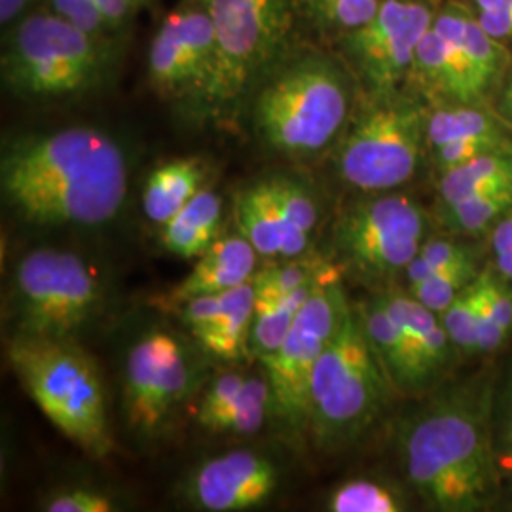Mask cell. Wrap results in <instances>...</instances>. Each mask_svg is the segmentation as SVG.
I'll return each mask as SVG.
<instances>
[{
    "instance_id": "6da1fadb",
    "label": "cell",
    "mask_w": 512,
    "mask_h": 512,
    "mask_svg": "<svg viewBox=\"0 0 512 512\" xmlns=\"http://www.w3.org/2000/svg\"><path fill=\"white\" fill-rule=\"evenodd\" d=\"M494 384L476 374L448 385L395 427L406 482L427 509L480 512L501 497Z\"/></svg>"
},
{
    "instance_id": "7a4b0ae2",
    "label": "cell",
    "mask_w": 512,
    "mask_h": 512,
    "mask_svg": "<svg viewBox=\"0 0 512 512\" xmlns=\"http://www.w3.org/2000/svg\"><path fill=\"white\" fill-rule=\"evenodd\" d=\"M122 147L95 128H65L21 137L0 160L6 205L35 226H101L128 194Z\"/></svg>"
},
{
    "instance_id": "3957f363",
    "label": "cell",
    "mask_w": 512,
    "mask_h": 512,
    "mask_svg": "<svg viewBox=\"0 0 512 512\" xmlns=\"http://www.w3.org/2000/svg\"><path fill=\"white\" fill-rule=\"evenodd\" d=\"M361 86L340 55H298L262 78L253 103L258 137L275 152H332L359 105Z\"/></svg>"
},
{
    "instance_id": "277c9868",
    "label": "cell",
    "mask_w": 512,
    "mask_h": 512,
    "mask_svg": "<svg viewBox=\"0 0 512 512\" xmlns=\"http://www.w3.org/2000/svg\"><path fill=\"white\" fill-rule=\"evenodd\" d=\"M19 384L55 429L93 458L112 450L103 378L71 338L14 334L6 348Z\"/></svg>"
},
{
    "instance_id": "5b68a950",
    "label": "cell",
    "mask_w": 512,
    "mask_h": 512,
    "mask_svg": "<svg viewBox=\"0 0 512 512\" xmlns=\"http://www.w3.org/2000/svg\"><path fill=\"white\" fill-rule=\"evenodd\" d=\"M393 397L401 395L368 340L359 306L351 304L313 368L306 431L321 450L346 448L365 437Z\"/></svg>"
},
{
    "instance_id": "8992f818",
    "label": "cell",
    "mask_w": 512,
    "mask_h": 512,
    "mask_svg": "<svg viewBox=\"0 0 512 512\" xmlns=\"http://www.w3.org/2000/svg\"><path fill=\"white\" fill-rule=\"evenodd\" d=\"M427 116L429 105L408 88L361 93L332 150L340 181L359 194L403 190L427 164Z\"/></svg>"
},
{
    "instance_id": "52a82bcc",
    "label": "cell",
    "mask_w": 512,
    "mask_h": 512,
    "mask_svg": "<svg viewBox=\"0 0 512 512\" xmlns=\"http://www.w3.org/2000/svg\"><path fill=\"white\" fill-rule=\"evenodd\" d=\"M107 40L76 29L54 12L19 21L2 55L8 90L29 101H55L84 95L109 74Z\"/></svg>"
},
{
    "instance_id": "ba28073f",
    "label": "cell",
    "mask_w": 512,
    "mask_h": 512,
    "mask_svg": "<svg viewBox=\"0 0 512 512\" xmlns=\"http://www.w3.org/2000/svg\"><path fill=\"white\" fill-rule=\"evenodd\" d=\"M431 228L433 215L408 192L363 194L334 224L336 264L359 281L387 285L418 256Z\"/></svg>"
},
{
    "instance_id": "9c48e42d",
    "label": "cell",
    "mask_w": 512,
    "mask_h": 512,
    "mask_svg": "<svg viewBox=\"0 0 512 512\" xmlns=\"http://www.w3.org/2000/svg\"><path fill=\"white\" fill-rule=\"evenodd\" d=\"M213 21L219 65L205 109L234 107L275 69L293 31L298 0H198Z\"/></svg>"
},
{
    "instance_id": "30bf717a",
    "label": "cell",
    "mask_w": 512,
    "mask_h": 512,
    "mask_svg": "<svg viewBox=\"0 0 512 512\" xmlns=\"http://www.w3.org/2000/svg\"><path fill=\"white\" fill-rule=\"evenodd\" d=\"M103 304L105 285L82 256L42 247L19 258L10 298L16 334L73 338Z\"/></svg>"
},
{
    "instance_id": "8fae6325",
    "label": "cell",
    "mask_w": 512,
    "mask_h": 512,
    "mask_svg": "<svg viewBox=\"0 0 512 512\" xmlns=\"http://www.w3.org/2000/svg\"><path fill=\"white\" fill-rule=\"evenodd\" d=\"M349 308L342 274L323 279L298 311L281 348L262 363L272 389V414L296 435L308 425L313 368L342 329Z\"/></svg>"
},
{
    "instance_id": "7c38bea8",
    "label": "cell",
    "mask_w": 512,
    "mask_h": 512,
    "mask_svg": "<svg viewBox=\"0 0 512 512\" xmlns=\"http://www.w3.org/2000/svg\"><path fill=\"white\" fill-rule=\"evenodd\" d=\"M440 0H384L365 25L336 40L365 93H391L408 84L421 38L433 25Z\"/></svg>"
},
{
    "instance_id": "4fadbf2b",
    "label": "cell",
    "mask_w": 512,
    "mask_h": 512,
    "mask_svg": "<svg viewBox=\"0 0 512 512\" xmlns=\"http://www.w3.org/2000/svg\"><path fill=\"white\" fill-rule=\"evenodd\" d=\"M194 366L183 344L165 330H150L129 349L124 374V406L129 425L154 437L188 399Z\"/></svg>"
},
{
    "instance_id": "5bb4252c",
    "label": "cell",
    "mask_w": 512,
    "mask_h": 512,
    "mask_svg": "<svg viewBox=\"0 0 512 512\" xmlns=\"http://www.w3.org/2000/svg\"><path fill=\"white\" fill-rule=\"evenodd\" d=\"M219 65L213 21L198 0L173 10L148 50V78L156 92L171 99L202 103Z\"/></svg>"
},
{
    "instance_id": "9a60e30c",
    "label": "cell",
    "mask_w": 512,
    "mask_h": 512,
    "mask_svg": "<svg viewBox=\"0 0 512 512\" xmlns=\"http://www.w3.org/2000/svg\"><path fill=\"white\" fill-rule=\"evenodd\" d=\"M279 480L272 458L255 450H232L200 463L188 476L184 495L200 511H253L274 497Z\"/></svg>"
},
{
    "instance_id": "2e32d148",
    "label": "cell",
    "mask_w": 512,
    "mask_h": 512,
    "mask_svg": "<svg viewBox=\"0 0 512 512\" xmlns=\"http://www.w3.org/2000/svg\"><path fill=\"white\" fill-rule=\"evenodd\" d=\"M406 88L418 93L429 107L486 105L458 44L435 25V19L421 38Z\"/></svg>"
},
{
    "instance_id": "e0dca14e",
    "label": "cell",
    "mask_w": 512,
    "mask_h": 512,
    "mask_svg": "<svg viewBox=\"0 0 512 512\" xmlns=\"http://www.w3.org/2000/svg\"><path fill=\"white\" fill-rule=\"evenodd\" d=\"M256 260L258 253L255 247L241 234L219 238L200 258H196L194 268L181 283L158 296L156 306L162 310H179L192 298L226 293L249 283L256 274Z\"/></svg>"
},
{
    "instance_id": "ac0fdd59",
    "label": "cell",
    "mask_w": 512,
    "mask_h": 512,
    "mask_svg": "<svg viewBox=\"0 0 512 512\" xmlns=\"http://www.w3.org/2000/svg\"><path fill=\"white\" fill-rule=\"evenodd\" d=\"M368 340L382 361L385 372L399 395H425L433 389L421 361L416 342L404 329L401 319L387 308L380 294L357 304Z\"/></svg>"
},
{
    "instance_id": "d6986e66",
    "label": "cell",
    "mask_w": 512,
    "mask_h": 512,
    "mask_svg": "<svg viewBox=\"0 0 512 512\" xmlns=\"http://www.w3.org/2000/svg\"><path fill=\"white\" fill-rule=\"evenodd\" d=\"M435 25L458 44L475 80L476 90L482 101L490 105L511 65L512 50L488 35L459 0H440Z\"/></svg>"
},
{
    "instance_id": "ffe728a7",
    "label": "cell",
    "mask_w": 512,
    "mask_h": 512,
    "mask_svg": "<svg viewBox=\"0 0 512 512\" xmlns=\"http://www.w3.org/2000/svg\"><path fill=\"white\" fill-rule=\"evenodd\" d=\"M380 296L384 298L387 308L401 319L404 329L408 330L416 342L429 380L435 387L442 378H446L454 363L461 359L440 321V315L427 310L412 294L395 285H389Z\"/></svg>"
},
{
    "instance_id": "44dd1931",
    "label": "cell",
    "mask_w": 512,
    "mask_h": 512,
    "mask_svg": "<svg viewBox=\"0 0 512 512\" xmlns=\"http://www.w3.org/2000/svg\"><path fill=\"white\" fill-rule=\"evenodd\" d=\"M512 143V129L486 105L429 107L427 154L437 148L463 143Z\"/></svg>"
},
{
    "instance_id": "7402d4cb",
    "label": "cell",
    "mask_w": 512,
    "mask_h": 512,
    "mask_svg": "<svg viewBox=\"0 0 512 512\" xmlns=\"http://www.w3.org/2000/svg\"><path fill=\"white\" fill-rule=\"evenodd\" d=\"M222 198L202 188L183 209L162 226V245L171 255L196 260L219 239Z\"/></svg>"
},
{
    "instance_id": "603a6c76",
    "label": "cell",
    "mask_w": 512,
    "mask_h": 512,
    "mask_svg": "<svg viewBox=\"0 0 512 512\" xmlns=\"http://www.w3.org/2000/svg\"><path fill=\"white\" fill-rule=\"evenodd\" d=\"M205 183V165L198 158H179L158 165L143 190V213L160 228L190 202Z\"/></svg>"
},
{
    "instance_id": "cb8c5ba5",
    "label": "cell",
    "mask_w": 512,
    "mask_h": 512,
    "mask_svg": "<svg viewBox=\"0 0 512 512\" xmlns=\"http://www.w3.org/2000/svg\"><path fill=\"white\" fill-rule=\"evenodd\" d=\"M511 186L512 145H509L437 175V209Z\"/></svg>"
},
{
    "instance_id": "d4e9b609",
    "label": "cell",
    "mask_w": 512,
    "mask_h": 512,
    "mask_svg": "<svg viewBox=\"0 0 512 512\" xmlns=\"http://www.w3.org/2000/svg\"><path fill=\"white\" fill-rule=\"evenodd\" d=\"M255 308L253 279L226 291L219 321L203 336L200 346L220 361H241L249 357Z\"/></svg>"
},
{
    "instance_id": "484cf974",
    "label": "cell",
    "mask_w": 512,
    "mask_h": 512,
    "mask_svg": "<svg viewBox=\"0 0 512 512\" xmlns=\"http://www.w3.org/2000/svg\"><path fill=\"white\" fill-rule=\"evenodd\" d=\"M238 232L247 239L260 258H281L283 228L268 179L243 188L234 200Z\"/></svg>"
},
{
    "instance_id": "4316f807",
    "label": "cell",
    "mask_w": 512,
    "mask_h": 512,
    "mask_svg": "<svg viewBox=\"0 0 512 512\" xmlns=\"http://www.w3.org/2000/svg\"><path fill=\"white\" fill-rule=\"evenodd\" d=\"M268 184L283 228L281 258L291 260L306 255L319 222V207L315 198L304 184L296 183L289 177H272L268 179Z\"/></svg>"
},
{
    "instance_id": "83f0119b",
    "label": "cell",
    "mask_w": 512,
    "mask_h": 512,
    "mask_svg": "<svg viewBox=\"0 0 512 512\" xmlns=\"http://www.w3.org/2000/svg\"><path fill=\"white\" fill-rule=\"evenodd\" d=\"M344 274L342 268H336L334 272L325 275ZM315 281L302 289H296L294 293L285 298H258L256 296L255 319L251 330V355L260 363L268 361L277 349L281 348L283 340L287 338L289 330L293 327L294 319L302 306L308 302L315 287L323 281Z\"/></svg>"
},
{
    "instance_id": "f1b7e54d",
    "label": "cell",
    "mask_w": 512,
    "mask_h": 512,
    "mask_svg": "<svg viewBox=\"0 0 512 512\" xmlns=\"http://www.w3.org/2000/svg\"><path fill=\"white\" fill-rule=\"evenodd\" d=\"M509 213H512V186L467 198L448 207H439L435 209V219L450 234L486 239L495 224Z\"/></svg>"
},
{
    "instance_id": "f546056e",
    "label": "cell",
    "mask_w": 512,
    "mask_h": 512,
    "mask_svg": "<svg viewBox=\"0 0 512 512\" xmlns=\"http://www.w3.org/2000/svg\"><path fill=\"white\" fill-rule=\"evenodd\" d=\"M272 414V389L266 376H249L238 397L220 412L219 418L209 427L211 433L251 437L262 429Z\"/></svg>"
},
{
    "instance_id": "4dcf8cb0",
    "label": "cell",
    "mask_w": 512,
    "mask_h": 512,
    "mask_svg": "<svg viewBox=\"0 0 512 512\" xmlns=\"http://www.w3.org/2000/svg\"><path fill=\"white\" fill-rule=\"evenodd\" d=\"M488 245H478V239L463 238L458 234L429 236L421 245L418 256L408 264L403 277L408 285H416L431 275L465 262H482Z\"/></svg>"
},
{
    "instance_id": "1f68e13d",
    "label": "cell",
    "mask_w": 512,
    "mask_h": 512,
    "mask_svg": "<svg viewBox=\"0 0 512 512\" xmlns=\"http://www.w3.org/2000/svg\"><path fill=\"white\" fill-rule=\"evenodd\" d=\"M384 0H298V10L323 35L338 40L365 25Z\"/></svg>"
},
{
    "instance_id": "d6a6232c",
    "label": "cell",
    "mask_w": 512,
    "mask_h": 512,
    "mask_svg": "<svg viewBox=\"0 0 512 512\" xmlns=\"http://www.w3.org/2000/svg\"><path fill=\"white\" fill-rule=\"evenodd\" d=\"M406 509L408 503L397 488L370 478L346 480L327 499L330 512H403Z\"/></svg>"
},
{
    "instance_id": "836d02e7",
    "label": "cell",
    "mask_w": 512,
    "mask_h": 512,
    "mask_svg": "<svg viewBox=\"0 0 512 512\" xmlns=\"http://www.w3.org/2000/svg\"><path fill=\"white\" fill-rule=\"evenodd\" d=\"M340 268L338 264H332L319 258H291V262H277L272 266H266L264 270L256 272L253 277L256 296L258 298H285L294 293L296 289H302L311 285L325 275Z\"/></svg>"
},
{
    "instance_id": "e575fe53",
    "label": "cell",
    "mask_w": 512,
    "mask_h": 512,
    "mask_svg": "<svg viewBox=\"0 0 512 512\" xmlns=\"http://www.w3.org/2000/svg\"><path fill=\"white\" fill-rule=\"evenodd\" d=\"M482 268H484L482 262H465L459 266L446 268L439 274L431 275L416 285H408L406 291L427 310L435 311L440 315L458 298L459 294L467 291L475 283Z\"/></svg>"
},
{
    "instance_id": "d590c367",
    "label": "cell",
    "mask_w": 512,
    "mask_h": 512,
    "mask_svg": "<svg viewBox=\"0 0 512 512\" xmlns=\"http://www.w3.org/2000/svg\"><path fill=\"white\" fill-rule=\"evenodd\" d=\"M440 321L448 332L461 359L478 357L476 332L475 283L459 294L458 298L440 313Z\"/></svg>"
},
{
    "instance_id": "8d00e7d4",
    "label": "cell",
    "mask_w": 512,
    "mask_h": 512,
    "mask_svg": "<svg viewBox=\"0 0 512 512\" xmlns=\"http://www.w3.org/2000/svg\"><path fill=\"white\" fill-rule=\"evenodd\" d=\"M46 512H112L120 511L118 501L95 486L59 488L40 501Z\"/></svg>"
},
{
    "instance_id": "74e56055",
    "label": "cell",
    "mask_w": 512,
    "mask_h": 512,
    "mask_svg": "<svg viewBox=\"0 0 512 512\" xmlns=\"http://www.w3.org/2000/svg\"><path fill=\"white\" fill-rule=\"evenodd\" d=\"M478 25L512 50V0H459Z\"/></svg>"
},
{
    "instance_id": "f35d334b",
    "label": "cell",
    "mask_w": 512,
    "mask_h": 512,
    "mask_svg": "<svg viewBox=\"0 0 512 512\" xmlns=\"http://www.w3.org/2000/svg\"><path fill=\"white\" fill-rule=\"evenodd\" d=\"M52 12L65 21H69L76 29L88 33L95 38L107 40L112 35V29L93 0H48Z\"/></svg>"
},
{
    "instance_id": "ab89813d",
    "label": "cell",
    "mask_w": 512,
    "mask_h": 512,
    "mask_svg": "<svg viewBox=\"0 0 512 512\" xmlns=\"http://www.w3.org/2000/svg\"><path fill=\"white\" fill-rule=\"evenodd\" d=\"M245 380H247V376H243V374L226 372L211 384L209 391L205 393V397L200 403V410H198V421L203 429L209 431L213 421L219 418L220 412H224L230 403L238 397Z\"/></svg>"
},
{
    "instance_id": "60d3db41",
    "label": "cell",
    "mask_w": 512,
    "mask_h": 512,
    "mask_svg": "<svg viewBox=\"0 0 512 512\" xmlns=\"http://www.w3.org/2000/svg\"><path fill=\"white\" fill-rule=\"evenodd\" d=\"M475 306L478 357L480 355H494L511 340V334L499 325V321L495 317L494 310H492L486 294L480 289L478 277H476L475 281Z\"/></svg>"
},
{
    "instance_id": "b9f144b4",
    "label": "cell",
    "mask_w": 512,
    "mask_h": 512,
    "mask_svg": "<svg viewBox=\"0 0 512 512\" xmlns=\"http://www.w3.org/2000/svg\"><path fill=\"white\" fill-rule=\"evenodd\" d=\"M224 308V293L198 296L184 302L179 308L184 325L190 329L192 336L200 342L209 330L219 321L220 313Z\"/></svg>"
},
{
    "instance_id": "7bdbcfd3",
    "label": "cell",
    "mask_w": 512,
    "mask_h": 512,
    "mask_svg": "<svg viewBox=\"0 0 512 512\" xmlns=\"http://www.w3.org/2000/svg\"><path fill=\"white\" fill-rule=\"evenodd\" d=\"M480 289L486 294L499 325L512 336V283L495 272L492 264H484L478 275Z\"/></svg>"
},
{
    "instance_id": "ee69618b",
    "label": "cell",
    "mask_w": 512,
    "mask_h": 512,
    "mask_svg": "<svg viewBox=\"0 0 512 512\" xmlns=\"http://www.w3.org/2000/svg\"><path fill=\"white\" fill-rule=\"evenodd\" d=\"M495 442H497L499 459H512V376L509 384L505 387V393H503L501 418H499V423H497Z\"/></svg>"
},
{
    "instance_id": "f6af8a7d",
    "label": "cell",
    "mask_w": 512,
    "mask_h": 512,
    "mask_svg": "<svg viewBox=\"0 0 512 512\" xmlns=\"http://www.w3.org/2000/svg\"><path fill=\"white\" fill-rule=\"evenodd\" d=\"M101 16L109 23L112 33L126 27L129 19L133 18L139 4L135 0H93Z\"/></svg>"
},
{
    "instance_id": "bcb514c9",
    "label": "cell",
    "mask_w": 512,
    "mask_h": 512,
    "mask_svg": "<svg viewBox=\"0 0 512 512\" xmlns=\"http://www.w3.org/2000/svg\"><path fill=\"white\" fill-rule=\"evenodd\" d=\"M490 258L512 255V213L499 220L486 236Z\"/></svg>"
},
{
    "instance_id": "7dc6e473",
    "label": "cell",
    "mask_w": 512,
    "mask_h": 512,
    "mask_svg": "<svg viewBox=\"0 0 512 512\" xmlns=\"http://www.w3.org/2000/svg\"><path fill=\"white\" fill-rule=\"evenodd\" d=\"M490 107L497 112V116L512 129V61L503 76Z\"/></svg>"
},
{
    "instance_id": "c3c4849f",
    "label": "cell",
    "mask_w": 512,
    "mask_h": 512,
    "mask_svg": "<svg viewBox=\"0 0 512 512\" xmlns=\"http://www.w3.org/2000/svg\"><path fill=\"white\" fill-rule=\"evenodd\" d=\"M29 0H0V21L6 27L8 23L16 21L19 14L25 10Z\"/></svg>"
},
{
    "instance_id": "681fc988",
    "label": "cell",
    "mask_w": 512,
    "mask_h": 512,
    "mask_svg": "<svg viewBox=\"0 0 512 512\" xmlns=\"http://www.w3.org/2000/svg\"><path fill=\"white\" fill-rule=\"evenodd\" d=\"M490 264L497 274L505 277L509 283H512V255L501 256V258H490Z\"/></svg>"
},
{
    "instance_id": "f907efd6",
    "label": "cell",
    "mask_w": 512,
    "mask_h": 512,
    "mask_svg": "<svg viewBox=\"0 0 512 512\" xmlns=\"http://www.w3.org/2000/svg\"><path fill=\"white\" fill-rule=\"evenodd\" d=\"M135 2L141 6V4H145V2H148V0H135Z\"/></svg>"
},
{
    "instance_id": "816d5d0a",
    "label": "cell",
    "mask_w": 512,
    "mask_h": 512,
    "mask_svg": "<svg viewBox=\"0 0 512 512\" xmlns=\"http://www.w3.org/2000/svg\"><path fill=\"white\" fill-rule=\"evenodd\" d=\"M511 509H512V507H511Z\"/></svg>"
}]
</instances>
